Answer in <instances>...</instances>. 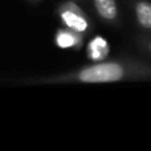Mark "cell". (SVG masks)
<instances>
[{"instance_id": "6da1fadb", "label": "cell", "mask_w": 151, "mask_h": 151, "mask_svg": "<svg viewBox=\"0 0 151 151\" xmlns=\"http://www.w3.org/2000/svg\"><path fill=\"white\" fill-rule=\"evenodd\" d=\"M151 70L146 66L127 61H99L93 65L85 66L77 72L53 78L52 81L63 82H82V83H111L129 80L138 76H149Z\"/></svg>"}, {"instance_id": "7a4b0ae2", "label": "cell", "mask_w": 151, "mask_h": 151, "mask_svg": "<svg viewBox=\"0 0 151 151\" xmlns=\"http://www.w3.org/2000/svg\"><path fill=\"white\" fill-rule=\"evenodd\" d=\"M60 20L66 28L83 35L90 28V21L82 9L73 1H66L58 8Z\"/></svg>"}, {"instance_id": "3957f363", "label": "cell", "mask_w": 151, "mask_h": 151, "mask_svg": "<svg viewBox=\"0 0 151 151\" xmlns=\"http://www.w3.org/2000/svg\"><path fill=\"white\" fill-rule=\"evenodd\" d=\"M86 57L93 63L104 61L110 55V44L105 37L94 36L90 41L86 44Z\"/></svg>"}, {"instance_id": "277c9868", "label": "cell", "mask_w": 151, "mask_h": 151, "mask_svg": "<svg viewBox=\"0 0 151 151\" xmlns=\"http://www.w3.org/2000/svg\"><path fill=\"white\" fill-rule=\"evenodd\" d=\"M55 44L60 49L80 48V45L82 44V35L69 28L58 29L55 35Z\"/></svg>"}, {"instance_id": "5b68a950", "label": "cell", "mask_w": 151, "mask_h": 151, "mask_svg": "<svg viewBox=\"0 0 151 151\" xmlns=\"http://www.w3.org/2000/svg\"><path fill=\"white\" fill-rule=\"evenodd\" d=\"M93 5L96 8L97 13L101 19L105 21H113L117 20L118 17V5L115 0H93Z\"/></svg>"}, {"instance_id": "8992f818", "label": "cell", "mask_w": 151, "mask_h": 151, "mask_svg": "<svg viewBox=\"0 0 151 151\" xmlns=\"http://www.w3.org/2000/svg\"><path fill=\"white\" fill-rule=\"evenodd\" d=\"M135 19L145 29H151V3L138 0L135 3Z\"/></svg>"}, {"instance_id": "52a82bcc", "label": "cell", "mask_w": 151, "mask_h": 151, "mask_svg": "<svg viewBox=\"0 0 151 151\" xmlns=\"http://www.w3.org/2000/svg\"><path fill=\"white\" fill-rule=\"evenodd\" d=\"M149 50H150V52H151V42H150V44H149Z\"/></svg>"}]
</instances>
